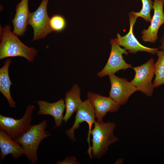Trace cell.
I'll list each match as a JSON object with an SVG mask.
<instances>
[{
    "mask_svg": "<svg viewBox=\"0 0 164 164\" xmlns=\"http://www.w3.org/2000/svg\"><path fill=\"white\" fill-rule=\"evenodd\" d=\"M0 60L6 58L20 56L33 63L37 51L22 42L18 36L11 31L9 25L2 28L0 26Z\"/></svg>",
    "mask_w": 164,
    "mask_h": 164,
    "instance_id": "6da1fadb",
    "label": "cell"
},
{
    "mask_svg": "<svg viewBox=\"0 0 164 164\" xmlns=\"http://www.w3.org/2000/svg\"><path fill=\"white\" fill-rule=\"evenodd\" d=\"M94 128L91 130L92 158L99 159L102 157L111 144L118 141L114 134L116 124L114 122H104L96 121Z\"/></svg>",
    "mask_w": 164,
    "mask_h": 164,
    "instance_id": "7a4b0ae2",
    "label": "cell"
},
{
    "mask_svg": "<svg viewBox=\"0 0 164 164\" xmlns=\"http://www.w3.org/2000/svg\"><path fill=\"white\" fill-rule=\"evenodd\" d=\"M47 126L46 120L32 125L24 134L15 140L21 145L24 155L32 164H35L38 160L37 152L40 142L50 135L46 131Z\"/></svg>",
    "mask_w": 164,
    "mask_h": 164,
    "instance_id": "3957f363",
    "label": "cell"
},
{
    "mask_svg": "<svg viewBox=\"0 0 164 164\" xmlns=\"http://www.w3.org/2000/svg\"><path fill=\"white\" fill-rule=\"evenodd\" d=\"M35 106L29 105L24 115L19 119L0 114V129L6 132L13 140L21 137L31 127L32 115Z\"/></svg>",
    "mask_w": 164,
    "mask_h": 164,
    "instance_id": "277c9868",
    "label": "cell"
},
{
    "mask_svg": "<svg viewBox=\"0 0 164 164\" xmlns=\"http://www.w3.org/2000/svg\"><path fill=\"white\" fill-rule=\"evenodd\" d=\"M76 111L75 120L73 126L70 128L66 130L65 133L70 139L75 142L76 140L74 136L75 130L79 128L81 123L84 122L87 123L89 127L87 138L89 148L87 153L90 157L91 158V146L90 145V136L92 126L96 121L94 108L87 99L85 101H82L80 103Z\"/></svg>",
    "mask_w": 164,
    "mask_h": 164,
    "instance_id": "5b68a950",
    "label": "cell"
},
{
    "mask_svg": "<svg viewBox=\"0 0 164 164\" xmlns=\"http://www.w3.org/2000/svg\"><path fill=\"white\" fill-rule=\"evenodd\" d=\"M49 0H42L37 9L30 13L28 20V25L33 29L32 41L44 39L52 31L50 25V18L47 12V6Z\"/></svg>",
    "mask_w": 164,
    "mask_h": 164,
    "instance_id": "8992f818",
    "label": "cell"
},
{
    "mask_svg": "<svg viewBox=\"0 0 164 164\" xmlns=\"http://www.w3.org/2000/svg\"><path fill=\"white\" fill-rule=\"evenodd\" d=\"M135 72L134 79L130 82L137 89L148 97L153 94L154 87L152 80L155 75V63L152 58L143 64L132 67Z\"/></svg>",
    "mask_w": 164,
    "mask_h": 164,
    "instance_id": "52a82bcc",
    "label": "cell"
},
{
    "mask_svg": "<svg viewBox=\"0 0 164 164\" xmlns=\"http://www.w3.org/2000/svg\"><path fill=\"white\" fill-rule=\"evenodd\" d=\"M111 49L108 62L104 68L97 75L100 77L114 74L118 71L132 68V65L127 63L123 59L122 55H128L129 53L125 48H122L114 39L110 41Z\"/></svg>",
    "mask_w": 164,
    "mask_h": 164,
    "instance_id": "ba28073f",
    "label": "cell"
},
{
    "mask_svg": "<svg viewBox=\"0 0 164 164\" xmlns=\"http://www.w3.org/2000/svg\"><path fill=\"white\" fill-rule=\"evenodd\" d=\"M130 23L129 32L124 36L117 33V38L114 39L116 43L120 46L124 47L129 53H135L137 52L145 51L152 54H157L159 48H152L145 46L141 44L137 39L133 32V27L138 18L135 12L132 11L128 14Z\"/></svg>",
    "mask_w": 164,
    "mask_h": 164,
    "instance_id": "9c48e42d",
    "label": "cell"
},
{
    "mask_svg": "<svg viewBox=\"0 0 164 164\" xmlns=\"http://www.w3.org/2000/svg\"><path fill=\"white\" fill-rule=\"evenodd\" d=\"M109 77L111 84L109 96L120 105L126 103L131 95L137 91L136 87L125 78L115 74Z\"/></svg>",
    "mask_w": 164,
    "mask_h": 164,
    "instance_id": "30bf717a",
    "label": "cell"
},
{
    "mask_svg": "<svg viewBox=\"0 0 164 164\" xmlns=\"http://www.w3.org/2000/svg\"><path fill=\"white\" fill-rule=\"evenodd\" d=\"M153 15L150 21V25L147 29L141 32L142 40L145 42L154 43L158 39L159 28L164 24L163 7L164 0H153Z\"/></svg>",
    "mask_w": 164,
    "mask_h": 164,
    "instance_id": "8fae6325",
    "label": "cell"
},
{
    "mask_svg": "<svg viewBox=\"0 0 164 164\" xmlns=\"http://www.w3.org/2000/svg\"><path fill=\"white\" fill-rule=\"evenodd\" d=\"M87 99L93 106L97 121H102L103 117L108 112H117L120 105L109 96L107 97L100 94L88 92Z\"/></svg>",
    "mask_w": 164,
    "mask_h": 164,
    "instance_id": "7c38bea8",
    "label": "cell"
},
{
    "mask_svg": "<svg viewBox=\"0 0 164 164\" xmlns=\"http://www.w3.org/2000/svg\"><path fill=\"white\" fill-rule=\"evenodd\" d=\"M39 106L38 115H48L53 117L54 120V128L60 126L62 124L64 116L63 113L65 109L64 100L61 98L54 103H49L45 101H37Z\"/></svg>",
    "mask_w": 164,
    "mask_h": 164,
    "instance_id": "4fadbf2b",
    "label": "cell"
},
{
    "mask_svg": "<svg viewBox=\"0 0 164 164\" xmlns=\"http://www.w3.org/2000/svg\"><path fill=\"white\" fill-rule=\"evenodd\" d=\"M0 149L1 162L6 156L10 154L14 159H17L24 155L21 145L11 138L4 130L0 129Z\"/></svg>",
    "mask_w": 164,
    "mask_h": 164,
    "instance_id": "5bb4252c",
    "label": "cell"
},
{
    "mask_svg": "<svg viewBox=\"0 0 164 164\" xmlns=\"http://www.w3.org/2000/svg\"><path fill=\"white\" fill-rule=\"evenodd\" d=\"M28 1L29 0H21L17 4L15 13L12 20L13 26L12 32L18 36H23L27 30L28 20L30 13Z\"/></svg>",
    "mask_w": 164,
    "mask_h": 164,
    "instance_id": "9a60e30c",
    "label": "cell"
},
{
    "mask_svg": "<svg viewBox=\"0 0 164 164\" xmlns=\"http://www.w3.org/2000/svg\"><path fill=\"white\" fill-rule=\"evenodd\" d=\"M80 94V89L77 84L73 85L71 89L66 93L64 100L66 111L63 118L65 123L76 111L79 104L82 101Z\"/></svg>",
    "mask_w": 164,
    "mask_h": 164,
    "instance_id": "2e32d148",
    "label": "cell"
},
{
    "mask_svg": "<svg viewBox=\"0 0 164 164\" xmlns=\"http://www.w3.org/2000/svg\"><path fill=\"white\" fill-rule=\"evenodd\" d=\"M11 62V59H7L0 69V91L7 99L10 107L14 108L15 107L16 103L10 94V87L12 83L9 74V67Z\"/></svg>",
    "mask_w": 164,
    "mask_h": 164,
    "instance_id": "e0dca14e",
    "label": "cell"
},
{
    "mask_svg": "<svg viewBox=\"0 0 164 164\" xmlns=\"http://www.w3.org/2000/svg\"><path fill=\"white\" fill-rule=\"evenodd\" d=\"M157 54L158 59L155 63V77L153 83L154 88L164 84V50H159Z\"/></svg>",
    "mask_w": 164,
    "mask_h": 164,
    "instance_id": "ac0fdd59",
    "label": "cell"
},
{
    "mask_svg": "<svg viewBox=\"0 0 164 164\" xmlns=\"http://www.w3.org/2000/svg\"><path fill=\"white\" fill-rule=\"evenodd\" d=\"M142 3V9L139 12H135L137 17H141L145 21L150 22L151 19V11L153 9L154 2L152 0H141Z\"/></svg>",
    "mask_w": 164,
    "mask_h": 164,
    "instance_id": "d6986e66",
    "label": "cell"
},
{
    "mask_svg": "<svg viewBox=\"0 0 164 164\" xmlns=\"http://www.w3.org/2000/svg\"><path fill=\"white\" fill-rule=\"evenodd\" d=\"M50 25L52 31L60 32L65 29L67 22L63 16L56 14L50 18Z\"/></svg>",
    "mask_w": 164,
    "mask_h": 164,
    "instance_id": "ffe728a7",
    "label": "cell"
},
{
    "mask_svg": "<svg viewBox=\"0 0 164 164\" xmlns=\"http://www.w3.org/2000/svg\"><path fill=\"white\" fill-rule=\"evenodd\" d=\"M79 163L77 162V159L73 156L67 157L63 161L60 160L56 162L57 164H78Z\"/></svg>",
    "mask_w": 164,
    "mask_h": 164,
    "instance_id": "44dd1931",
    "label": "cell"
},
{
    "mask_svg": "<svg viewBox=\"0 0 164 164\" xmlns=\"http://www.w3.org/2000/svg\"><path fill=\"white\" fill-rule=\"evenodd\" d=\"M160 42L161 46L159 48L161 49V50H164V34L161 38Z\"/></svg>",
    "mask_w": 164,
    "mask_h": 164,
    "instance_id": "7402d4cb",
    "label": "cell"
}]
</instances>
